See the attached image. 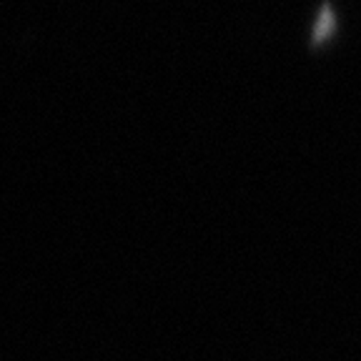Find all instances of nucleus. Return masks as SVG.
I'll return each mask as SVG.
<instances>
[{"label": "nucleus", "mask_w": 361, "mask_h": 361, "mask_svg": "<svg viewBox=\"0 0 361 361\" xmlns=\"http://www.w3.org/2000/svg\"><path fill=\"white\" fill-rule=\"evenodd\" d=\"M334 25V18L329 11H324V16L319 18V23H316V30H314V40H324L329 35V30H331Z\"/></svg>", "instance_id": "1"}]
</instances>
